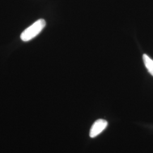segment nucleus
<instances>
[{"label":"nucleus","mask_w":153,"mask_h":153,"mask_svg":"<svg viewBox=\"0 0 153 153\" xmlns=\"http://www.w3.org/2000/svg\"><path fill=\"white\" fill-rule=\"evenodd\" d=\"M142 59L145 66L146 68L148 69L149 73L153 76V60L146 54L143 55Z\"/></svg>","instance_id":"7ed1b4c3"},{"label":"nucleus","mask_w":153,"mask_h":153,"mask_svg":"<svg viewBox=\"0 0 153 153\" xmlns=\"http://www.w3.org/2000/svg\"><path fill=\"white\" fill-rule=\"evenodd\" d=\"M46 25L44 19H40L26 28L21 35V39L23 42H28L36 36Z\"/></svg>","instance_id":"f257e3e1"},{"label":"nucleus","mask_w":153,"mask_h":153,"mask_svg":"<svg viewBox=\"0 0 153 153\" xmlns=\"http://www.w3.org/2000/svg\"><path fill=\"white\" fill-rule=\"evenodd\" d=\"M107 122L103 119H99L96 121L90 129V136L94 138L97 136L100 133L104 131L107 126Z\"/></svg>","instance_id":"f03ea898"}]
</instances>
